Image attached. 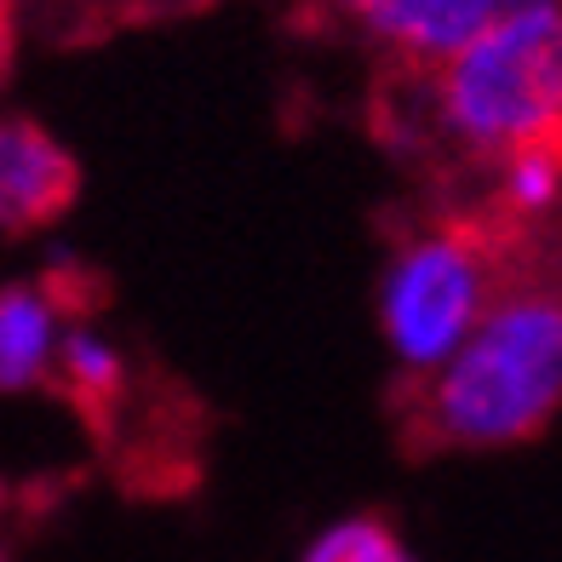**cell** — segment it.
<instances>
[{"instance_id":"9","label":"cell","mask_w":562,"mask_h":562,"mask_svg":"<svg viewBox=\"0 0 562 562\" xmlns=\"http://www.w3.org/2000/svg\"><path fill=\"white\" fill-rule=\"evenodd\" d=\"M299 562H419L407 551V540L385 517H339L327 522Z\"/></svg>"},{"instance_id":"1","label":"cell","mask_w":562,"mask_h":562,"mask_svg":"<svg viewBox=\"0 0 562 562\" xmlns=\"http://www.w3.org/2000/svg\"><path fill=\"white\" fill-rule=\"evenodd\" d=\"M562 402V304L510 288L488 304L448 362L425 379L419 425L448 448H517Z\"/></svg>"},{"instance_id":"10","label":"cell","mask_w":562,"mask_h":562,"mask_svg":"<svg viewBox=\"0 0 562 562\" xmlns=\"http://www.w3.org/2000/svg\"><path fill=\"white\" fill-rule=\"evenodd\" d=\"M339 7H356V0H339Z\"/></svg>"},{"instance_id":"8","label":"cell","mask_w":562,"mask_h":562,"mask_svg":"<svg viewBox=\"0 0 562 562\" xmlns=\"http://www.w3.org/2000/svg\"><path fill=\"white\" fill-rule=\"evenodd\" d=\"M562 195V156H557V138L551 144H528V149H510L499 156V201L517 218H546Z\"/></svg>"},{"instance_id":"7","label":"cell","mask_w":562,"mask_h":562,"mask_svg":"<svg viewBox=\"0 0 562 562\" xmlns=\"http://www.w3.org/2000/svg\"><path fill=\"white\" fill-rule=\"evenodd\" d=\"M53 379H64L69 396L81 402L87 414H104V407L126 391V362L98 327H64L58 356H53Z\"/></svg>"},{"instance_id":"5","label":"cell","mask_w":562,"mask_h":562,"mask_svg":"<svg viewBox=\"0 0 562 562\" xmlns=\"http://www.w3.org/2000/svg\"><path fill=\"white\" fill-rule=\"evenodd\" d=\"M75 184H81V172L46 126L0 115V236H30V229L64 218Z\"/></svg>"},{"instance_id":"4","label":"cell","mask_w":562,"mask_h":562,"mask_svg":"<svg viewBox=\"0 0 562 562\" xmlns=\"http://www.w3.org/2000/svg\"><path fill=\"white\" fill-rule=\"evenodd\" d=\"M528 7H557V0H356V18L373 41L396 46L414 64H448L465 53L476 35H488L494 23L517 18Z\"/></svg>"},{"instance_id":"3","label":"cell","mask_w":562,"mask_h":562,"mask_svg":"<svg viewBox=\"0 0 562 562\" xmlns=\"http://www.w3.org/2000/svg\"><path fill=\"white\" fill-rule=\"evenodd\" d=\"M494 281V252L476 229L437 224L407 236L379 276V334L391 356L407 373L430 379L488 316V304L499 299Z\"/></svg>"},{"instance_id":"6","label":"cell","mask_w":562,"mask_h":562,"mask_svg":"<svg viewBox=\"0 0 562 562\" xmlns=\"http://www.w3.org/2000/svg\"><path fill=\"white\" fill-rule=\"evenodd\" d=\"M58 339L64 311L53 288H35V281L0 288V391H41L53 379Z\"/></svg>"},{"instance_id":"2","label":"cell","mask_w":562,"mask_h":562,"mask_svg":"<svg viewBox=\"0 0 562 562\" xmlns=\"http://www.w3.org/2000/svg\"><path fill=\"white\" fill-rule=\"evenodd\" d=\"M430 110L471 156L551 144L562 121V12L528 7L437 64Z\"/></svg>"}]
</instances>
